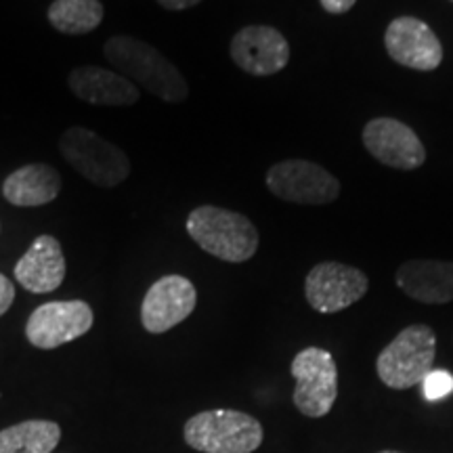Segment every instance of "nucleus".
Here are the masks:
<instances>
[{
	"label": "nucleus",
	"mask_w": 453,
	"mask_h": 453,
	"mask_svg": "<svg viewBox=\"0 0 453 453\" xmlns=\"http://www.w3.org/2000/svg\"><path fill=\"white\" fill-rule=\"evenodd\" d=\"M104 55L113 70L166 104L189 97V87L179 67L168 61L154 44L133 36H113L104 44Z\"/></svg>",
	"instance_id": "f257e3e1"
},
{
	"label": "nucleus",
	"mask_w": 453,
	"mask_h": 453,
	"mask_svg": "<svg viewBox=\"0 0 453 453\" xmlns=\"http://www.w3.org/2000/svg\"><path fill=\"white\" fill-rule=\"evenodd\" d=\"M187 234L203 252L225 263H246L258 250V229L242 212L219 206H197L185 223Z\"/></svg>",
	"instance_id": "f03ea898"
},
{
	"label": "nucleus",
	"mask_w": 453,
	"mask_h": 453,
	"mask_svg": "<svg viewBox=\"0 0 453 453\" xmlns=\"http://www.w3.org/2000/svg\"><path fill=\"white\" fill-rule=\"evenodd\" d=\"M59 154L78 174L105 189L122 185L133 170L124 150L84 127H72L61 134Z\"/></svg>",
	"instance_id": "7ed1b4c3"
},
{
	"label": "nucleus",
	"mask_w": 453,
	"mask_h": 453,
	"mask_svg": "<svg viewBox=\"0 0 453 453\" xmlns=\"http://www.w3.org/2000/svg\"><path fill=\"white\" fill-rule=\"evenodd\" d=\"M434 357H437V336L433 327L426 324L407 326L378 355V378L388 388H411L422 384L426 373L434 370Z\"/></svg>",
	"instance_id": "20e7f679"
},
{
	"label": "nucleus",
	"mask_w": 453,
	"mask_h": 453,
	"mask_svg": "<svg viewBox=\"0 0 453 453\" xmlns=\"http://www.w3.org/2000/svg\"><path fill=\"white\" fill-rule=\"evenodd\" d=\"M263 434L257 418L234 410L196 413L183 430L187 445L202 453H252L263 443Z\"/></svg>",
	"instance_id": "39448f33"
},
{
	"label": "nucleus",
	"mask_w": 453,
	"mask_h": 453,
	"mask_svg": "<svg viewBox=\"0 0 453 453\" xmlns=\"http://www.w3.org/2000/svg\"><path fill=\"white\" fill-rule=\"evenodd\" d=\"M296 387L294 405L307 418H324L332 411L338 396V367L330 350L303 349L290 367Z\"/></svg>",
	"instance_id": "423d86ee"
},
{
	"label": "nucleus",
	"mask_w": 453,
	"mask_h": 453,
	"mask_svg": "<svg viewBox=\"0 0 453 453\" xmlns=\"http://www.w3.org/2000/svg\"><path fill=\"white\" fill-rule=\"evenodd\" d=\"M265 180L275 197L300 206H326L340 196L338 179L309 160L277 162L269 168Z\"/></svg>",
	"instance_id": "0eeeda50"
},
{
	"label": "nucleus",
	"mask_w": 453,
	"mask_h": 453,
	"mask_svg": "<svg viewBox=\"0 0 453 453\" xmlns=\"http://www.w3.org/2000/svg\"><path fill=\"white\" fill-rule=\"evenodd\" d=\"M370 290V280L361 269L326 260L315 265L304 280V296L317 313L332 315L353 307Z\"/></svg>",
	"instance_id": "6e6552de"
},
{
	"label": "nucleus",
	"mask_w": 453,
	"mask_h": 453,
	"mask_svg": "<svg viewBox=\"0 0 453 453\" xmlns=\"http://www.w3.org/2000/svg\"><path fill=\"white\" fill-rule=\"evenodd\" d=\"M93 321V309L84 300H55L34 311L26 324V336L32 347L53 350L84 336Z\"/></svg>",
	"instance_id": "1a4fd4ad"
},
{
	"label": "nucleus",
	"mask_w": 453,
	"mask_h": 453,
	"mask_svg": "<svg viewBox=\"0 0 453 453\" xmlns=\"http://www.w3.org/2000/svg\"><path fill=\"white\" fill-rule=\"evenodd\" d=\"M234 64L250 76L265 78L281 72L290 61V44L271 26H246L231 38Z\"/></svg>",
	"instance_id": "9d476101"
},
{
	"label": "nucleus",
	"mask_w": 453,
	"mask_h": 453,
	"mask_svg": "<svg viewBox=\"0 0 453 453\" xmlns=\"http://www.w3.org/2000/svg\"><path fill=\"white\" fill-rule=\"evenodd\" d=\"M384 47L395 64L418 72L437 70L443 61V47L437 34L418 17H396L384 32Z\"/></svg>",
	"instance_id": "9b49d317"
},
{
	"label": "nucleus",
	"mask_w": 453,
	"mask_h": 453,
	"mask_svg": "<svg viewBox=\"0 0 453 453\" xmlns=\"http://www.w3.org/2000/svg\"><path fill=\"white\" fill-rule=\"evenodd\" d=\"M196 286L183 275L160 277L150 288L141 304V324L150 334H164L194 313Z\"/></svg>",
	"instance_id": "f8f14e48"
},
{
	"label": "nucleus",
	"mask_w": 453,
	"mask_h": 453,
	"mask_svg": "<svg viewBox=\"0 0 453 453\" xmlns=\"http://www.w3.org/2000/svg\"><path fill=\"white\" fill-rule=\"evenodd\" d=\"M364 145L378 162L396 170H416L426 162L420 137L395 118H373L364 128Z\"/></svg>",
	"instance_id": "ddd939ff"
},
{
	"label": "nucleus",
	"mask_w": 453,
	"mask_h": 453,
	"mask_svg": "<svg viewBox=\"0 0 453 453\" xmlns=\"http://www.w3.org/2000/svg\"><path fill=\"white\" fill-rule=\"evenodd\" d=\"M67 265L57 237L38 235L24 257L15 263V280L32 294H49L65 280Z\"/></svg>",
	"instance_id": "4468645a"
},
{
	"label": "nucleus",
	"mask_w": 453,
	"mask_h": 453,
	"mask_svg": "<svg viewBox=\"0 0 453 453\" xmlns=\"http://www.w3.org/2000/svg\"><path fill=\"white\" fill-rule=\"evenodd\" d=\"M67 87L78 99L90 105L127 107L137 104L141 93L128 78L116 70H104L97 65H82L70 72Z\"/></svg>",
	"instance_id": "2eb2a0df"
},
{
	"label": "nucleus",
	"mask_w": 453,
	"mask_h": 453,
	"mask_svg": "<svg viewBox=\"0 0 453 453\" xmlns=\"http://www.w3.org/2000/svg\"><path fill=\"white\" fill-rule=\"evenodd\" d=\"M396 286L422 304H447L453 300V260H407L396 269Z\"/></svg>",
	"instance_id": "dca6fc26"
},
{
	"label": "nucleus",
	"mask_w": 453,
	"mask_h": 453,
	"mask_svg": "<svg viewBox=\"0 0 453 453\" xmlns=\"http://www.w3.org/2000/svg\"><path fill=\"white\" fill-rule=\"evenodd\" d=\"M61 191V174L49 164H26L3 183V197L17 208H38L55 202Z\"/></svg>",
	"instance_id": "f3484780"
},
{
	"label": "nucleus",
	"mask_w": 453,
	"mask_h": 453,
	"mask_svg": "<svg viewBox=\"0 0 453 453\" xmlns=\"http://www.w3.org/2000/svg\"><path fill=\"white\" fill-rule=\"evenodd\" d=\"M61 428L50 420H26L0 430V453H50L59 443Z\"/></svg>",
	"instance_id": "a211bd4d"
},
{
	"label": "nucleus",
	"mask_w": 453,
	"mask_h": 453,
	"mask_svg": "<svg viewBox=\"0 0 453 453\" xmlns=\"http://www.w3.org/2000/svg\"><path fill=\"white\" fill-rule=\"evenodd\" d=\"M49 24L67 36H82L97 30L104 21V4L99 0H55L47 11Z\"/></svg>",
	"instance_id": "6ab92c4d"
},
{
	"label": "nucleus",
	"mask_w": 453,
	"mask_h": 453,
	"mask_svg": "<svg viewBox=\"0 0 453 453\" xmlns=\"http://www.w3.org/2000/svg\"><path fill=\"white\" fill-rule=\"evenodd\" d=\"M422 393L426 401H441L453 393V376L445 370H433L422 380Z\"/></svg>",
	"instance_id": "aec40b11"
},
{
	"label": "nucleus",
	"mask_w": 453,
	"mask_h": 453,
	"mask_svg": "<svg viewBox=\"0 0 453 453\" xmlns=\"http://www.w3.org/2000/svg\"><path fill=\"white\" fill-rule=\"evenodd\" d=\"M15 300V286L9 277L0 273V317H3L11 309Z\"/></svg>",
	"instance_id": "412c9836"
},
{
	"label": "nucleus",
	"mask_w": 453,
	"mask_h": 453,
	"mask_svg": "<svg viewBox=\"0 0 453 453\" xmlns=\"http://www.w3.org/2000/svg\"><path fill=\"white\" fill-rule=\"evenodd\" d=\"M321 7L332 15H342L355 7L357 0H319Z\"/></svg>",
	"instance_id": "4be33fe9"
},
{
	"label": "nucleus",
	"mask_w": 453,
	"mask_h": 453,
	"mask_svg": "<svg viewBox=\"0 0 453 453\" xmlns=\"http://www.w3.org/2000/svg\"><path fill=\"white\" fill-rule=\"evenodd\" d=\"M157 3H160V7L168 11H185L200 4L202 0H157Z\"/></svg>",
	"instance_id": "5701e85b"
},
{
	"label": "nucleus",
	"mask_w": 453,
	"mask_h": 453,
	"mask_svg": "<svg viewBox=\"0 0 453 453\" xmlns=\"http://www.w3.org/2000/svg\"><path fill=\"white\" fill-rule=\"evenodd\" d=\"M378 453H403V451H395V449H384V451H378Z\"/></svg>",
	"instance_id": "b1692460"
}]
</instances>
